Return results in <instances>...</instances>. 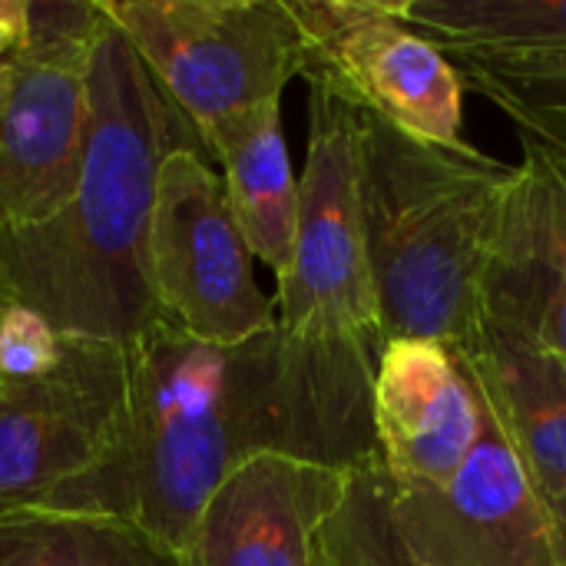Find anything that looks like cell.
Returning <instances> with one entry per match:
<instances>
[{
	"instance_id": "6da1fadb",
	"label": "cell",
	"mask_w": 566,
	"mask_h": 566,
	"mask_svg": "<svg viewBox=\"0 0 566 566\" xmlns=\"http://www.w3.org/2000/svg\"><path fill=\"white\" fill-rule=\"evenodd\" d=\"M126 348V411L113 451L40 507L106 514L182 557L212 491L259 454L335 471L378 464V355L275 328L212 345L156 318Z\"/></svg>"
},
{
	"instance_id": "7a4b0ae2",
	"label": "cell",
	"mask_w": 566,
	"mask_h": 566,
	"mask_svg": "<svg viewBox=\"0 0 566 566\" xmlns=\"http://www.w3.org/2000/svg\"><path fill=\"white\" fill-rule=\"evenodd\" d=\"M176 149L202 143L106 20L93 43L80 179L53 216L0 232V302L66 338L129 345L149 328L159 318L146 272L149 216Z\"/></svg>"
},
{
	"instance_id": "3957f363",
	"label": "cell",
	"mask_w": 566,
	"mask_h": 566,
	"mask_svg": "<svg viewBox=\"0 0 566 566\" xmlns=\"http://www.w3.org/2000/svg\"><path fill=\"white\" fill-rule=\"evenodd\" d=\"M361 119V209L381 338L464 348L484 325L481 282L517 166Z\"/></svg>"
},
{
	"instance_id": "277c9868",
	"label": "cell",
	"mask_w": 566,
	"mask_h": 566,
	"mask_svg": "<svg viewBox=\"0 0 566 566\" xmlns=\"http://www.w3.org/2000/svg\"><path fill=\"white\" fill-rule=\"evenodd\" d=\"M199 143L249 109L282 103L305 40L289 0H96Z\"/></svg>"
},
{
	"instance_id": "5b68a950",
	"label": "cell",
	"mask_w": 566,
	"mask_h": 566,
	"mask_svg": "<svg viewBox=\"0 0 566 566\" xmlns=\"http://www.w3.org/2000/svg\"><path fill=\"white\" fill-rule=\"evenodd\" d=\"M308 103L298 229L292 262L279 279L275 322L305 345L378 355L385 338L361 209V119L325 86H312Z\"/></svg>"
},
{
	"instance_id": "8992f818",
	"label": "cell",
	"mask_w": 566,
	"mask_h": 566,
	"mask_svg": "<svg viewBox=\"0 0 566 566\" xmlns=\"http://www.w3.org/2000/svg\"><path fill=\"white\" fill-rule=\"evenodd\" d=\"M99 3L30 0V40L0 63V232L53 216L90 139V63Z\"/></svg>"
},
{
	"instance_id": "52a82bcc",
	"label": "cell",
	"mask_w": 566,
	"mask_h": 566,
	"mask_svg": "<svg viewBox=\"0 0 566 566\" xmlns=\"http://www.w3.org/2000/svg\"><path fill=\"white\" fill-rule=\"evenodd\" d=\"M252 262L209 153H169L156 179L146 239L159 318L212 345H239L275 328V302L259 289Z\"/></svg>"
},
{
	"instance_id": "ba28073f",
	"label": "cell",
	"mask_w": 566,
	"mask_h": 566,
	"mask_svg": "<svg viewBox=\"0 0 566 566\" xmlns=\"http://www.w3.org/2000/svg\"><path fill=\"white\" fill-rule=\"evenodd\" d=\"M305 40L302 76L418 139L461 146L464 83L395 0H289Z\"/></svg>"
},
{
	"instance_id": "9c48e42d",
	"label": "cell",
	"mask_w": 566,
	"mask_h": 566,
	"mask_svg": "<svg viewBox=\"0 0 566 566\" xmlns=\"http://www.w3.org/2000/svg\"><path fill=\"white\" fill-rule=\"evenodd\" d=\"M385 497L398 541L421 566H560L551 504L488 405L478 444L448 481H385Z\"/></svg>"
},
{
	"instance_id": "30bf717a",
	"label": "cell",
	"mask_w": 566,
	"mask_h": 566,
	"mask_svg": "<svg viewBox=\"0 0 566 566\" xmlns=\"http://www.w3.org/2000/svg\"><path fill=\"white\" fill-rule=\"evenodd\" d=\"M126 411V348L66 338L56 361L0 385V511L40 507L96 468Z\"/></svg>"
},
{
	"instance_id": "8fae6325",
	"label": "cell",
	"mask_w": 566,
	"mask_h": 566,
	"mask_svg": "<svg viewBox=\"0 0 566 566\" xmlns=\"http://www.w3.org/2000/svg\"><path fill=\"white\" fill-rule=\"evenodd\" d=\"M355 471L259 454L206 501L179 566H328L325 531Z\"/></svg>"
},
{
	"instance_id": "7c38bea8",
	"label": "cell",
	"mask_w": 566,
	"mask_h": 566,
	"mask_svg": "<svg viewBox=\"0 0 566 566\" xmlns=\"http://www.w3.org/2000/svg\"><path fill=\"white\" fill-rule=\"evenodd\" d=\"M371 428L378 468L391 488H434L478 444L484 401L454 348L391 338L375 361Z\"/></svg>"
},
{
	"instance_id": "4fadbf2b",
	"label": "cell",
	"mask_w": 566,
	"mask_h": 566,
	"mask_svg": "<svg viewBox=\"0 0 566 566\" xmlns=\"http://www.w3.org/2000/svg\"><path fill=\"white\" fill-rule=\"evenodd\" d=\"M484 325L566 361V196L531 153L504 202L481 282Z\"/></svg>"
},
{
	"instance_id": "5bb4252c",
	"label": "cell",
	"mask_w": 566,
	"mask_h": 566,
	"mask_svg": "<svg viewBox=\"0 0 566 566\" xmlns=\"http://www.w3.org/2000/svg\"><path fill=\"white\" fill-rule=\"evenodd\" d=\"M547 501H566V361L491 325L458 348Z\"/></svg>"
},
{
	"instance_id": "9a60e30c",
	"label": "cell",
	"mask_w": 566,
	"mask_h": 566,
	"mask_svg": "<svg viewBox=\"0 0 566 566\" xmlns=\"http://www.w3.org/2000/svg\"><path fill=\"white\" fill-rule=\"evenodd\" d=\"M202 149L222 166L226 199L249 252L282 279L298 229V179L282 133V103L232 116L206 136Z\"/></svg>"
},
{
	"instance_id": "2e32d148",
	"label": "cell",
	"mask_w": 566,
	"mask_h": 566,
	"mask_svg": "<svg viewBox=\"0 0 566 566\" xmlns=\"http://www.w3.org/2000/svg\"><path fill=\"white\" fill-rule=\"evenodd\" d=\"M398 17L448 56H566V0H395Z\"/></svg>"
},
{
	"instance_id": "e0dca14e",
	"label": "cell",
	"mask_w": 566,
	"mask_h": 566,
	"mask_svg": "<svg viewBox=\"0 0 566 566\" xmlns=\"http://www.w3.org/2000/svg\"><path fill=\"white\" fill-rule=\"evenodd\" d=\"M0 566H179L119 517L17 507L0 511Z\"/></svg>"
},
{
	"instance_id": "ac0fdd59",
	"label": "cell",
	"mask_w": 566,
	"mask_h": 566,
	"mask_svg": "<svg viewBox=\"0 0 566 566\" xmlns=\"http://www.w3.org/2000/svg\"><path fill=\"white\" fill-rule=\"evenodd\" d=\"M464 90L491 99L524 136L566 149V56L481 60L451 56Z\"/></svg>"
},
{
	"instance_id": "d6986e66",
	"label": "cell",
	"mask_w": 566,
	"mask_h": 566,
	"mask_svg": "<svg viewBox=\"0 0 566 566\" xmlns=\"http://www.w3.org/2000/svg\"><path fill=\"white\" fill-rule=\"evenodd\" d=\"M325 554L328 566H421L391 527L378 464L352 474L345 504L325 531Z\"/></svg>"
},
{
	"instance_id": "ffe728a7",
	"label": "cell",
	"mask_w": 566,
	"mask_h": 566,
	"mask_svg": "<svg viewBox=\"0 0 566 566\" xmlns=\"http://www.w3.org/2000/svg\"><path fill=\"white\" fill-rule=\"evenodd\" d=\"M63 335L40 315L0 302V385L46 371L60 355Z\"/></svg>"
},
{
	"instance_id": "44dd1931",
	"label": "cell",
	"mask_w": 566,
	"mask_h": 566,
	"mask_svg": "<svg viewBox=\"0 0 566 566\" xmlns=\"http://www.w3.org/2000/svg\"><path fill=\"white\" fill-rule=\"evenodd\" d=\"M30 40V0H0V63Z\"/></svg>"
},
{
	"instance_id": "7402d4cb",
	"label": "cell",
	"mask_w": 566,
	"mask_h": 566,
	"mask_svg": "<svg viewBox=\"0 0 566 566\" xmlns=\"http://www.w3.org/2000/svg\"><path fill=\"white\" fill-rule=\"evenodd\" d=\"M521 143H524V153L537 156L544 163V169L557 179V186L564 189L566 196V149L564 146H551L544 139H534V136H524L521 133Z\"/></svg>"
},
{
	"instance_id": "603a6c76",
	"label": "cell",
	"mask_w": 566,
	"mask_h": 566,
	"mask_svg": "<svg viewBox=\"0 0 566 566\" xmlns=\"http://www.w3.org/2000/svg\"><path fill=\"white\" fill-rule=\"evenodd\" d=\"M554 514V531H557V557L566 566V501H547Z\"/></svg>"
}]
</instances>
